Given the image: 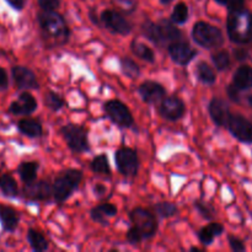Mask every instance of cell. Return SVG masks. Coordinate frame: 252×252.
<instances>
[{
	"label": "cell",
	"mask_w": 252,
	"mask_h": 252,
	"mask_svg": "<svg viewBox=\"0 0 252 252\" xmlns=\"http://www.w3.org/2000/svg\"><path fill=\"white\" fill-rule=\"evenodd\" d=\"M228 34L233 42L238 44H246L252 42V14L243 9L229 14Z\"/></svg>",
	"instance_id": "6da1fadb"
},
{
	"label": "cell",
	"mask_w": 252,
	"mask_h": 252,
	"mask_svg": "<svg viewBox=\"0 0 252 252\" xmlns=\"http://www.w3.org/2000/svg\"><path fill=\"white\" fill-rule=\"evenodd\" d=\"M38 22L42 31L58 44L66 43L69 39V29L65 20L56 11H43L38 15Z\"/></svg>",
	"instance_id": "7a4b0ae2"
},
{
	"label": "cell",
	"mask_w": 252,
	"mask_h": 252,
	"mask_svg": "<svg viewBox=\"0 0 252 252\" xmlns=\"http://www.w3.org/2000/svg\"><path fill=\"white\" fill-rule=\"evenodd\" d=\"M193 41L203 48H218L224 43L223 32L206 21H198L192 30Z\"/></svg>",
	"instance_id": "3957f363"
},
{
	"label": "cell",
	"mask_w": 252,
	"mask_h": 252,
	"mask_svg": "<svg viewBox=\"0 0 252 252\" xmlns=\"http://www.w3.org/2000/svg\"><path fill=\"white\" fill-rule=\"evenodd\" d=\"M66 144L73 152L84 153L89 150L88 132L84 127L75 125H66L61 129Z\"/></svg>",
	"instance_id": "277c9868"
},
{
	"label": "cell",
	"mask_w": 252,
	"mask_h": 252,
	"mask_svg": "<svg viewBox=\"0 0 252 252\" xmlns=\"http://www.w3.org/2000/svg\"><path fill=\"white\" fill-rule=\"evenodd\" d=\"M129 218L134 226L142 231L144 239H150L157 234L158 221L154 214L144 208H134L129 214Z\"/></svg>",
	"instance_id": "5b68a950"
},
{
	"label": "cell",
	"mask_w": 252,
	"mask_h": 252,
	"mask_svg": "<svg viewBox=\"0 0 252 252\" xmlns=\"http://www.w3.org/2000/svg\"><path fill=\"white\" fill-rule=\"evenodd\" d=\"M118 171L125 176H135L139 170V159L135 150L130 148H121L115 155Z\"/></svg>",
	"instance_id": "8992f818"
},
{
	"label": "cell",
	"mask_w": 252,
	"mask_h": 252,
	"mask_svg": "<svg viewBox=\"0 0 252 252\" xmlns=\"http://www.w3.org/2000/svg\"><path fill=\"white\" fill-rule=\"evenodd\" d=\"M107 117L120 127H130L133 125V116L129 108L118 100H110L103 105Z\"/></svg>",
	"instance_id": "52a82bcc"
},
{
	"label": "cell",
	"mask_w": 252,
	"mask_h": 252,
	"mask_svg": "<svg viewBox=\"0 0 252 252\" xmlns=\"http://www.w3.org/2000/svg\"><path fill=\"white\" fill-rule=\"evenodd\" d=\"M226 127L238 140L243 143H249V144L252 143V122L246 120L245 117L239 115H231Z\"/></svg>",
	"instance_id": "ba28073f"
},
{
	"label": "cell",
	"mask_w": 252,
	"mask_h": 252,
	"mask_svg": "<svg viewBox=\"0 0 252 252\" xmlns=\"http://www.w3.org/2000/svg\"><path fill=\"white\" fill-rule=\"evenodd\" d=\"M101 22L111 30L112 32L118 34H128L132 30L130 24L120 14V12L115 11V10H105L102 11L100 16Z\"/></svg>",
	"instance_id": "9c48e42d"
},
{
	"label": "cell",
	"mask_w": 252,
	"mask_h": 252,
	"mask_svg": "<svg viewBox=\"0 0 252 252\" xmlns=\"http://www.w3.org/2000/svg\"><path fill=\"white\" fill-rule=\"evenodd\" d=\"M167 51H169V54L172 61L175 63L180 64V65H187L197 56L196 49L192 48L186 42L181 41H175L170 43Z\"/></svg>",
	"instance_id": "30bf717a"
},
{
	"label": "cell",
	"mask_w": 252,
	"mask_h": 252,
	"mask_svg": "<svg viewBox=\"0 0 252 252\" xmlns=\"http://www.w3.org/2000/svg\"><path fill=\"white\" fill-rule=\"evenodd\" d=\"M160 115L169 121H177L184 116L185 103L177 96H166L162 98L159 107Z\"/></svg>",
	"instance_id": "8fae6325"
},
{
	"label": "cell",
	"mask_w": 252,
	"mask_h": 252,
	"mask_svg": "<svg viewBox=\"0 0 252 252\" xmlns=\"http://www.w3.org/2000/svg\"><path fill=\"white\" fill-rule=\"evenodd\" d=\"M24 196L31 201H48L53 196V185L46 180L26 184L24 189Z\"/></svg>",
	"instance_id": "7c38bea8"
},
{
	"label": "cell",
	"mask_w": 252,
	"mask_h": 252,
	"mask_svg": "<svg viewBox=\"0 0 252 252\" xmlns=\"http://www.w3.org/2000/svg\"><path fill=\"white\" fill-rule=\"evenodd\" d=\"M138 93L143 101L149 105H155V103L160 102L166 95V90L164 86L153 80H147L140 84V86L138 88Z\"/></svg>",
	"instance_id": "4fadbf2b"
},
{
	"label": "cell",
	"mask_w": 252,
	"mask_h": 252,
	"mask_svg": "<svg viewBox=\"0 0 252 252\" xmlns=\"http://www.w3.org/2000/svg\"><path fill=\"white\" fill-rule=\"evenodd\" d=\"M208 111L209 115H211V118L218 127H225V126H228L229 120L231 117V113L225 101L218 97L212 98L208 106Z\"/></svg>",
	"instance_id": "5bb4252c"
},
{
	"label": "cell",
	"mask_w": 252,
	"mask_h": 252,
	"mask_svg": "<svg viewBox=\"0 0 252 252\" xmlns=\"http://www.w3.org/2000/svg\"><path fill=\"white\" fill-rule=\"evenodd\" d=\"M12 79H14L15 84L19 89H24V90H33V89H38V81H37L36 75L32 70L25 66H14L11 69Z\"/></svg>",
	"instance_id": "9a60e30c"
},
{
	"label": "cell",
	"mask_w": 252,
	"mask_h": 252,
	"mask_svg": "<svg viewBox=\"0 0 252 252\" xmlns=\"http://www.w3.org/2000/svg\"><path fill=\"white\" fill-rule=\"evenodd\" d=\"M76 189H78V186L64 174L63 176L56 179V181L53 184L54 201L57 203H63V202H65L71 196V193Z\"/></svg>",
	"instance_id": "2e32d148"
},
{
	"label": "cell",
	"mask_w": 252,
	"mask_h": 252,
	"mask_svg": "<svg viewBox=\"0 0 252 252\" xmlns=\"http://www.w3.org/2000/svg\"><path fill=\"white\" fill-rule=\"evenodd\" d=\"M37 108V101L30 93H22L19 96V100L14 101L10 105V112L12 115H31Z\"/></svg>",
	"instance_id": "e0dca14e"
},
{
	"label": "cell",
	"mask_w": 252,
	"mask_h": 252,
	"mask_svg": "<svg viewBox=\"0 0 252 252\" xmlns=\"http://www.w3.org/2000/svg\"><path fill=\"white\" fill-rule=\"evenodd\" d=\"M233 84L239 90H248L252 88V68L250 65H241L236 69L233 76Z\"/></svg>",
	"instance_id": "ac0fdd59"
},
{
	"label": "cell",
	"mask_w": 252,
	"mask_h": 252,
	"mask_svg": "<svg viewBox=\"0 0 252 252\" xmlns=\"http://www.w3.org/2000/svg\"><path fill=\"white\" fill-rule=\"evenodd\" d=\"M0 221L6 231H14L17 228L20 217L14 208L7 206H0Z\"/></svg>",
	"instance_id": "d6986e66"
},
{
	"label": "cell",
	"mask_w": 252,
	"mask_h": 252,
	"mask_svg": "<svg viewBox=\"0 0 252 252\" xmlns=\"http://www.w3.org/2000/svg\"><path fill=\"white\" fill-rule=\"evenodd\" d=\"M17 128H19L22 134L27 135L30 138L41 137L42 132H43L41 123L36 120H31V118H24V120L19 121Z\"/></svg>",
	"instance_id": "ffe728a7"
},
{
	"label": "cell",
	"mask_w": 252,
	"mask_h": 252,
	"mask_svg": "<svg viewBox=\"0 0 252 252\" xmlns=\"http://www.w3.org/2000/svg\"><path fill=\"white\" fill-rule=\"evenodd\" d=\"M160 31H161L162 38H164L165 43H172L175 41H179L181 38V31L177 29V26H175V22L170 21V20H161L159 22Z\"/></svg>",
	"instance_id": "44dd1931"
},
{
	"label": "cell",
	"mask_w": 252,
	"mask_h": 252,
	"mask_svg": "<svg viewBox=\"0 0 252 252\" xmlns=\"http://www.w3.org/2000/svg\"><path fill=\"white\" fill-rule=\"evenodd\" d=\"M27 240H29L30 245L36 252H43L48 250V241L44 238L42 233L34 229H29L27 231Z\"/></svg>",
	"instance_id": "7402d4cb"
},
{
	"label": "cell",
	"mask_w": 252,
	"mask_h": 252,
	"mask_svg": "<svg viewBox=\"0 0 252 252\" xmlns=\"http://www.w3.org/2000/svg\"><path fill=\"white\" fill-rule=\"evenodd\" d=\"M37 170H38V164L34 161H25L19 166L20 177L25 184H31L36 181L37 179Z\"/></svg>",
	"instance_id": "603a6c76"
},
{
	"label": "cell",
	"mask_w": 252,
	"mask_h": 252,
	"mask_svg": "<svg viewBox=\"0 0 252 252\" xmlns=\"http://www.w3.org/2000/svg\"><path fill=\"white\" fill-rule=\"evenodd\" d=\"M0 191L6 197H16L19 194V187L16 181L10 175H1L0 176Z\"/></svg>",
	"instance_id": "cb8c5ba5"
},
{
	"label": "cell",
	"mask_w": 252,
	"mask_h": 252,
	"mask_svg": "<svg viewBox=\"0 0 252 252\" xmlns=\"http://www.w3.org/2000/svg\"><path fill=\"white\" fill-rule=\"evenodd\" d=\"M196 73H197V76H198V79L202 81V83L208 84V85L216 83L217 80L216 73H214V70L212 69V66L208 65L206 62H201V63H198V65H197V69H196Z\"/></svg>",
	"instance_id": "d4e9b609"
},
{
	"label": "cell",
	"mask_w": 252,
	"mask_h": 252,
	"mask_svg": "<svg viewBox=\"0 0 252 252\" xmlns=\"http://www.w3.org/2000/svg\"><path fill=\"white\" fill-rule=\"evenodd\" d=\"M143 31H144L145 36H147L150 41L154 42L155 44H158V46L165 44L161 31H160V27L158 24H154V22H147V24L143 26Z\"/></svg>",
	"instance_id": "484cf974"
},
{
	"label": "cell",
	"mask_w": 252,
	"mask_h": 252,
	"mask_svg": "<svg viewBox=\"0 0 252 252\" xmlns=\"http://www.w3.org/2000/svg\"><path fill=\"white\" fill-rule=\"evenodd\" d=\"M132 52L134 53V56H137L138 58L143 59V61L148 62V63H153L155 61L154 52L150 47L145 46L144 43H140V42H133L132 43Z\"/></svg>",
	"instance_id": "4316f807"
},
{
	"label": "cell",
	"mask_w": 252,
	"mask_h": 252,
	"mask_svg": "<svg viewBox=\"0 0 252 252\" xmlns=\"http://www.w3.org/2000/svg\"><path fill=\"white\" fill-rule=\"evenodd\" d=\"M91 169L95 174H102V175H110V164H108V159L106 155H98V157L94 158L91 161Z\"/></svg>",
	"instance_id": "83f0119b"
},
{
	"label": "cell",
	"mask_w": 252,
	"mask_h": 252,
	"mask_svg": "<svg viewBox=\"0 0 252 252\" xmlns=\"http://www.w3.org/2000/svg\"><path fill=\"white\" fill-rule=\"evenodd\" d=\"M121 69L125 73V75L129 76V78L134 79L138 78L140 74V68L133 59L130 58H123L121 61Z\"/></svg>",
	"instance_id": "f1b7e54d"
},
{
	"label": "cell",
	"mask_w": 252,
	"mask_h": 252,
	"mask_svg": "<svg viewBox=\"0 0 252 252\" xmlns=\"http://www.w3.org/2000/svg\"><path fill=\"white\" fill-rule=\"evenodd\" d=\"M189 19V6L185 2H179L174 7V11L171 14V20L177 25H182Z\"/></svg>",
	"instance_id": "f546056e"
},
{
	"label": "cell",
	"mask_w": 252,
	"mask_h": 252,
	"mask_svg": "<svg viewBox=\"0 0 252 252\" xmlns=\"http://www.w3.org/2000/svg\"><path fill=\"white\" fill-rule=\"evenodd\" d=\"M44 105L52 111H59L64 106V100L57 93L49 91L44 95Z\"/></svg>",
	"instance_id": "4dcf8cb0"
},
{
	"label": "cell",
	"mask_w": 252,
	"mask_h": 252,
	"mask_svg": "<svg viewBox=\"0 0 252 252\" xmlns=\"http://www.w3.org/2000/svg\"><path fill=\"white\" fill-rule=\"evenodd\" d=\"M155 212L161 218H170L177 213V207L170 202H161V203H158L155 206Z\"/></svg>",
	"instance_id": "1f68e13d"
},
{
	"label": "cell",
	"mask_w": 252,
	"mask_h": 252,
	"mask_svg": "<svg viewBox=\"0 0 252 252\" xmlns=\"http://www.w3.org/2000/svg\"><path fill=\"white\" fill-rule=\"evenodd\" d=\"M212 61H213L214 66H216L218 70H225L229 65H230V57L229 53L225 51L217 52L216 54L212 56Z\"/></svg>",
	"instance_id": "d6a6232c"
},
{
	"label": "cell",
	"mask_w": 252,
	"mask_h": 252,
	"mask_svg": "<svg viewBox=\"0 0 252 252\" xmlns=\"http://www.w3.org/2000/svg\"><path fill=\"white\" fill-rule=\"evenodd\" d=\"M127 240L128 243L132 244V245H137L140 241L144 240V236H143L142 231H140L137 226L133 225L132 228H129V230L127 231Z\"/></svg>",
	"instance_id": "836d02e7"
},
{
	"label": "cell",
	"mask_w": 252,
	"mask_h": 252,
	"mask_svg": "<svg viewBox=\"0 0 252 252\" xmlns=\"http://www.w3.org/2000/svg\"><path fill=\"white\" fill-rule=\"evenodd\" d=\"M194 207H196V209L199 212V213H201V216L203 217V218L208 219V220H211V219L213 218L214 211L208 203H204V202L197 201L196 203H194Z\"/></svg>",
	"instance_id": "e575fe53"
},
{
	"label": "cell",
	"mask_w": 252,
	"mask_h": 252,
	"mask_svg": "<svg viewBox=\"0 0 252 252\" xmlns=\"http://www.w3.org/2000/svg\"><path fill=\"white\" fill-rule=\"evenodd\" d=\"M198 238H199V240H201V243L203 244V245L208 246V245H211L212 243H213V240H214V238H216V236L213 235V233L211 231V229H209L208 225H207V226H204V228H202L201 230H199Z\"/></svg>",
	"instance_id": "d590c367"
},
{
	"label": "cell",
	"mask_w": 252,
	"mask_h": 252,
	"mask_svg": "<svg viewBox=\"0 0 252 252\" xmlns=\"http://www.w3.org/2000/svg\"><path fill=\"white\" fill-rule=\"evenodd\" d=\"M38 5L43 11H54L61 5V0H38Z\"/></svg>",
	"instance_id": "8d00e7d4"
},
{
	"label": "cell",
	"mask_w": 252,
	"mask_h": 252,
	"mask_svg": "<svg viewBox=\"0 0 252 252\" xmlns=\"http://www.w3.org/2000/svg\"><path fill=\"white\" fill-rule=\"evenodd\" d=\"M91 218H93L96 223L102 224V225H107L108 224L107 220H106V218H107V217H106L105 214L100 211V208H98V207H95V208L91 209Z\"/></svg>",
	"instance_id": "74e56055"
},
{
	"label": "cell",
	"mask_w": 252,
	"mask_h": 252,
	"mask_svg": "<svg viewBox=\"0 0 252 252\" xmlns=\"http://www.w3.org/2000/svg\"><path fill=\"white\" fill-rule=\"evenodd\" d=\"M229 245H230L231 250L235 251V252H241V251H245L246 248L244 245L243 241L240 239L235 238V236H229Z\"/></svg>",
	"instance_id": "f35d334b"
},
{
	"label": "cell",
	"mask_w": 252,
	"mask_h": 252,
	"mask_svg": "<svg viewBox=\"0 0 252 252\" xmlns=\"http://www.w3.org/2000/svg\"><path fill=\"white\" fill-rule=\"evenodd\" d=\"M100 211L105 214L106 217H115L117 214V207L111 203H103L101 206H97Z\"/></svg>",
	"instance_id": "ab89813d"
},
{
	"label": "cell",
	"mask_w": 252,
	"mask_h": 252,
	"mask_svg": "<svg viewBox=\"0 0 252 252\" xmlns=\"http://www.w3.org/2000/svg\"><path fill=\"white\" fill-rule=\"evenodd\" d=\"M244 5H245V0H228V2H226V6H228L229 12L243 10Z\"/></svg>",
	"instance_id": "60d3db41"
},
{
	"label": "cell",
	"mask_w": 252,
	"mask_h": 252,
	"mask_svg": "<svg viewBox=\"0 0 252 252\" xmlns=\"http://www.w3.org/2000/svg\"><path fill=\"white\" fill-rule=\"evenodd\" d=\"M118 4L121 5L125 11H133L135 9V2L134 0H118Z\"/></svg>",
	"instance_id": "b9f144b4"
},
{
	"label": "cell",
	"mask_w": 252,
	"mask_h": 252,
	"mask_svg": "<svg viewBox=\"0 0 252 252\" xmlns=\"http://www.w3.org/2000/svg\"><path fill=\"white\" fill-rule=\"evenodd\" d=\"M226 93H228L229 97H230L231 100L238 102L239 101V89L236 88L234 84H231V85H229L228 88H226Z\"/></svg>",
	"instance_id": "7bdbcfd3"
},
{
	"label": "cell",
	"mask_w": 252,
	"mask_h": 252,
	"mask_svg": "<svg viewBox=\"0 0 252 252\" xmlns=\"http://www.w3.org/2000/svg\"><path fill=\"white\" fill-rule=\"evenodd\" d=\"M208 228L211 229V231H212V233H213L214 236H219V235H221V234L224 233L223 225H221V224H219V223L209 224Z\"/></svg>",
	"instance_id": "ee69618b"
},
{
	"label": "cell",
	"mask_w": 252,
	"mask_h": 252,
	"mask_svg": "<svg viewBox=\"0 0 252 252\" xmlns=\"http://www.w3.org/2000/svg\"><path fill=\"white\" fill-rule=\"evenodd\" d=\"M9 85V78L4 68L0 66V89H6Z\"/></svg>",
	"instance_id": "f6af8a7d"
},
{
	"label": "cell",
	"mask_w": 252,
	"mask_h": 252,
	"mask_svg": "<svg viewBox=\"0 0 252 252\" xmlns=\"http://www.w3.org/2000/svg\"><path fill=\"white\" fill-rule=\"evenodd\" d=\"M6 1L16 10H21L24 7V0H6Z\"/></svg>",
	"instance_id": "bcb514c9"
},
{
	"label": "cell",
	"mask_w": 252,
	"mask_h": 252,
	"mask_svg": "<svg viewBox=\"0 0 252 252\" xmlns=\"http://www.w3.org/2000/svg\"><path fill=\"white\" fill-rule=\"evenodd\" d=\"M94 191H95L96 194H98V196H101V194H103L106 192V187L102 186V185L97 184L95 187H94Z\"/></svg>",
	"instance_id": "7dc6e473"
},
{
	"label": "cell",
	"mask_w": 252,
	"mask_h": 252,
	"mask_svg": "<svg viewBox=\"0 0 252 252\" xmlns=\"http://www.w3.org/2000/svg\"><path fill=\"white\" fill-rule=\"evenodd\" d=\"M218 4H221V5H226V2H228V0H216Z\"/></svg>",
	"instance_id": "c3c4849f"
},
{
	"label": "cell",
	"mask_w": 252,
	"mask_h": 252,
	"mask_svg": "<svg viewBox=\"0 0 252 252\" xmlns=\"http://www.w3.org/2000/svg\"><path fill=\"white\" fill-rule=\"evenodd\" d=\"M170 1H172V0H161L162 4H169Z\"/></svg>",
	"instance_id": "681fc988"
},
{
	"label": "cell",
	"mask_w": 252,
	"mask_h": 252,
	"mask_svg": "<svg viewBox=\"0 0 252 252\" xmlns=\"http://www.w3.org/2000/svg\"><path fill=\"white\" fill-rule=\"evenodd\" d=\"M249 102H250V105H251V107H252V95L250 96V98H249Z\"/></svg>",
	"instance_id": "f907efd6"
}]
</instances>
